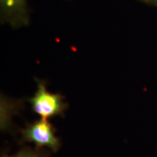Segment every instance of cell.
I'll return each instance as SVG.
<instances>
[{"label":"cell","mask_w":157,"mask_h":157,"mask_svg":"<svg viewBox=\"0 0 157 157\" xmlns=\"http://www.w3.org/2000/svg\"><path fill=\"white\" fill-rule=\"evenodd\" d=\"M37 90L33 97L26 98L31 105V110L42 119H48L56 116L64 117V111L68 103L63 101L64 96L58 93H52L47 90L44 80L35 78Z\"/></svg>","instance_id":"1"},{"label":"cell","mask_w":157,"mask_h":157,"mask_svg":"<svg viewBox=\"0 0 157 157\" xmlns=\"http://www.w3.org/2000/svg\"><path fill=\"white\" fill-rule=\"evenodd\" d=\"M140 1H142L146 4H148V5L156 6L157 7V0H140Z\"/></svg>","instance_id":"5"},{"label":"cell","mask_w":157,"mask_h":157,"mask_svg":"<svg viewBox=\"0 0 157 157\" xmlns=\"http://www.w3.org/2000/svg\"><path fill=\"white\" fill-rule=\"evenodd\" d=\"M0 18L2 23L14 29L28 25L29 12L27 0H0Z\"/></svg>","instance_id":"3"},{"label":"cell","mask_w":157,"mask_h":157,"mask_svg":"<svg viewBox=\"0 0 157 157\" xmlns=\"http://www.w3.org/2000/svg\"><path fill=\"white\" fill-rule=\"evenodd\" d=\"M20 132L22 136L20 144L32 142L35 143L36 148L48 147L52 152H57L61 146L60 138L56 136V127L48 119H41L25 124V128L21 129Z\"/></svg>","instance_id":"2"},{"label":"cell","mask_w":157,"mask_h":157,"mask_svg":"<svg viewBox=\"0 0 157 157\" xmlns=\"http://www.w3.org/2000/svg\"><path fill=\"white\" fill-rule=\"evenodd\" d=\"M50 153L48 149L37 148L32 149L29 147H24L15 156H10L6 153H2L1 157H50Z\"/></svg>","instance_id":"4"}]
</instances>
